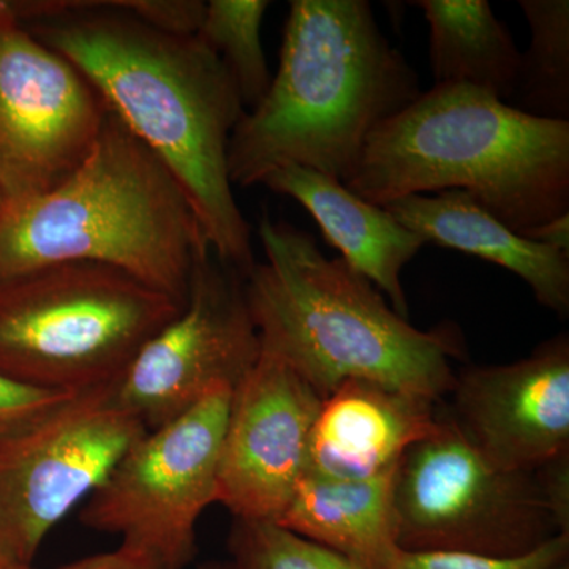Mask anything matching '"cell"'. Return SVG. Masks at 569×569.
<instances>
[{"label":"cell","instance_id":"6da1fadb","mask_svg":"<svg viewBox=\"0 0 569 569\" xmlns=\"http://www.w3.org/2000/svg\"><path fill=\"white\" fill-rule=\"evenodd\" d=\"M36 39L69 59L173 173L213 254L247 276L252 230L236 203L228 144L246 112L222 59L194 37L157 31L116 2H10Z\"/></svg>","mask_w":569,"mask_h":569},{"label":"cell","instance_id":"7a4b0ae2","mask_svg":"<svg viewBox=\"0 0 569 569\" xmlns=\"http://www.w3.org/2000/svg\"><path fill=\"white\" fill-rule=\"evenodd\" d=\"M419 93L367 0H291L279 70L231 133L230 181L249 189L298 164L346 183L373 130Z\"/></svg>","mask_w":569,"mask_h":569},{"label":"cell","instance_id":"3957f363","mask_svg":"<svg viewBox=\"0 0 569 569\" xmlns=\"http://www.w3.org/2000/svg\"><path fill=\"white\" fill-rule=\"evenodd\" d=\"M266 261L244 277L261 350L306 378L321 397L361 380L438 402L452 391L462 355L449 328L421 331L342 258H328L295 224L258 223Z\"/></svg>","mask_w":569,"mask_h":569},{"label":"cell","instance_id":"277c9868","mask_svg":"<svg viewBox=\"0 0 569 569\" xmlns=\"http://www.w3.org/2000/svg\"><path fill=\"white\" fill-rule=\"evenodd\" d=\"M343 186L380 208L463 190L522 236L569 213V122L523 114L473 86H433L373 130Z\"/></svg>","mask_w":569,"mask_h":569},{"label":"cell","instance_id":"5b68a950","mask_svg":"<svg viewBox=\"0 0 569 569\" xmlns=\"http://www.w3.org/2000/svg\"><path fill=\"white\" fill-rule=\"evenodd\" d=\"M208 250L173 173L110 110L66 181L0 209V282L51 264L97 263L186 306Z\"/></svg>","mask_w":569,"mask_h":569},{"label":"cell","instance_id":"8992f818","mask_svg":"<svg viewBox=\"0 0 569 569\" xmlns=\"http://www.w3.org/2000/svg\"><path fill=\"white\" fill-rule=\"evenodd\" d=\"M182 307L104 264H51L2 280L0 373L43 391L107 387Z\"/></svg>","mask_w":569,"mask_h":569},{"label":"cell","instance_id":"52a82bcc","mask_svg":"<svg viewBox=\"0 0 569 569\" xmlns=\"http://www.w3.org/2000/svg\"><path fill=\"white\" fill-rule=\"evenodd\" d=\"M395 512L408 552L519 557L560 535L537 471L498 467L445 417L397 466Z\"/></svg>","mask_w":569,"mask_h":569},{"label":"cell","instance_id":"ba28073f","mask_svg":"<svg viewBox=\"0 0 569 569\" xmlns=\"http://www.w3.org/2000/svg\"><path fill=\"white\" fill-rule=\"evenodd\" d=\"M234 388L217 385L186 413L149 430L86 498L82 526L118 535L167 569L197 556V523L219 496V463Z\"/></svg>","mask_w":569,"mask_h":569},{"label":"cell","instance_id":"9c48e42d","mask_svg":"<svg viewBox=\"0 0 569 569\" xmlns=\"http://www.w3.org/2000/svg\"><path fill=\"white\" fill-rule=\"evenodd\" d=\"M146 432L107 385L0 436V560L31 567L48 533Z\"/></svg>","mask_w":569,"mask_h":569},{"label":"cell","instance_id":"30bf717a","mask_svg":"<svg viewBox=\"0 0 569 569\" xmlns=\"http://www.w3.org/2000/svg\"><path fill=\"white\" fill-rule=\"evenodd\" d=\"M108 107L77 67L0 2V198L50 192L92 151Z\"/></svg>","mask_w":569,"mask_h":569},{"label":"cell","instance_id":"8fae6325","mask_svg":"<svg viewBox=\"0 0 569 569\" xmlns=\"http://www.w3.org/2000/svg\"><path fill=\"white\" fill-rule=\"evenodd\" d=\"M260 353L244 276L208 250L194 264L186 306L142 346L111 385L112 396L149 432L181 417L217 385L238 387Z\"/></svg>","mask_w":569,"mask_h":569},{"label":"cell","instance_id":"7c38bea8","mask_svg":"<svg viewBox=\"0 0 569 569\" xmlns=\"http://www.w3.org/2000/svg\"><path fill=\"white\" fill-rule=\"evenodd\" d=\"M321 402L306 378L261 350L234 388L220 451L217 501L234 519L280 518L305 477Z\"/></svg>","mask_w":569,"mask_h":569},{"label":"cell","instance_id":"4fadbf2b","mask_svg":"<svg viewBox=\"0 0 569 569\" xmlns=\"http://www.w3.org/2000/svg\"><path fill=\"white\" fill-rule=\"evenodd\" d=\"M451 392L452 421L498 467L531 473L569 455L567 332L511 365L467 367Z\"/></svg>","mask_w":569,"mask_h":569},{"label":"cell","instance_id":"5bb4252c","mask_svg":"<svg viewBox=\"0 0 569 569\" xmlns=\"http://www.w3.org/2000/svg\"><path fill=\"white\" fill-rule=\"evenodd\" d=\"M440 426L437 402L351 380L325 397L310 433L307 473L365 479L391 473Z\"/></svg>","mask_w":569,"mask_h":569},{"label":"cell","instance_id":"9a60e30c","mask_svg":"<svg viewBox=\"0 0 569 569\" xmlns=\"http://www.w3.org/2000/svg\"><path fill=\"white\" fill-rule=\"evenodd\" d=\"M261 186L298 201L321 228L328 244L342 253L340 258L387 295L400 317H408L400 276L427 244L421 236L397 222L387 209L356 197L342 182L309 168H277Z\"/></svg>","mask_w":569,"mask_h":569},{"label":"cell","instance_id":"2e32d148","mask_svg":"<svg viewBox=\"0 0 569 569\" xmlns=\"http://www.w3.org/2000/svg\"><path fill=\"white\" fill-rule=\"evenodd\" d=\"M385 209L427 244L433 242L508 269L529 284L539 305L568 318L569 257L509 230L463 190H443L432 197L410 194Z\"/></svg>","mask_w":569,"mask_h":569},{"label":"cell","instance_id":"e0dca14e","mask_svg":"<svg viewBox=\"0 0 569 569\" xmlns=\"http://www.w3.org/2000/svg\"><path fill=\"white\" fill-rule=\"evenodd\" d=\"M395 473L343 479L306 471L276 522L347 557L359 568L388 569L400 550Z\"/></svg>","mask_w":569,"mask_h":569},{"label":"cell","instance_id":"ac0fdd59","mask_svg":"<svg viewBox=\"0 0 569 569\" xmlns=\"http://www.w3.org/2000/svg\"><path fill=\"white\" fill-rule=\"evenodd\" d=\"M413 6L429 22L436 86H473L508 103L522 52L488 0H418Z\"/></svg>","mask_w":569,"mask_h":569},{"label":"cell","instance_id":"d6986e66","mask_svg":"<svg viewBox=\"0 0 569 569\" xmlns=\"http://www.w3.org/2000/svg\"><path fill=\"white\" fill-rule=\"evenodd\" d=\"M530 26L509 107L546 121L569 122V2L520 0Z\"/></svg>","mask_w":569,"mask_h":569},{"label":"cell","instance_id":"ffe728a7","mask_svg":"<svg viewBox=\"0 0 569 569\" xmlns=\"http://www.w3.org/2000/svg\"><path fill=\"white\" fill-rule=\"evenodd\" d=\"M268 0H211L198 39L211 48L230 71L246 111L253 110L271 86L272 74L261 41Z\"/></svg>","mask_w":569,"mask_h":569},{"label":"cell","instance_id":"44dd1931","mask_svg":"<svg viewBox=\"0 0 569 569\" xmlns=\"http://www.w3.org/2000/svg\"><path fill=\"white\" fill-rule=\"evenodd\" d=\"M230 569H362L274 520L234 519Z\"/></svg>","mask_w":569,"mask_h":569},{"label":"cell","instance_id":"7402d4cb","mask_svg":"<svg viewBox=\"0 0 569 569\" xmlns=\"http://www.w3.org/2000/svg\"><path fill=\"white\" fill-rule=\"evenodd\" d=\"M569 559V535H556L519 557H488L466 552H408L400 549L388 569H552Z\"/></svg>","mask_w":569,"mask_h":569},{"label":"cell","instance_id":"603a6c76","mask_svg":"<svg viewBox=\"0 0 569 569\" xmlns=\"http://www.w3.org/2000/svg\"><path fill=\"white\" fill-rule=\"evenodd\" d=\"M116 3L144 24L173 36H198L204 20L203 0H126Z\"/></svg>","mask_w":569,"mask_h":569},{"label":"cell","instance_id":"cb8c5ba5","mask_svg":"<svg viewBox=\"0 0 569 569\" xmlns=\"http://www.w3.org/2000/svg\"><path fill=\"white\" fill-rule=\"evenodd\" d=\"M74 392L43 391L18 381L10 380L0 373V436L17 429L39 417L50 408L69 399Z\"/></svg>","mask_w":569,"mask_h":569},{"label":"cell","instance_id":"d4e9b609","mask_svg":"<svg viewBox=\"0 0 569 569\" xmlns=\"http://www.w3.org/2000/svg\"><path fill=\"white\" fill-rule=\"evenodd\" d=\"M537 473L550 515L560 533L569 535V455L539 468Z\"/></svg>","mask_w":569,"mask_h":569},{"label":"cell","instance_id":"484cf974","mask_svg":"<svg viewBox=\"0 0 569 569\" xmlns=\"http://www.w3.org/2000/svg\"><path fill=\"white\" fill-rule=\"evenodd\" d=\"M58 569H167L159 560L142 550L119 546L110 552L96 553L63 565Z\"/></svg>","mask_w":569,"mask_h":569},{"label":"cell","instance_id":"4316f807","mask_svg":"<svg viewBox=\"0 0 569 569\" xmlns=\"http://www.w3.org/2000/svg\"><path fill=\"white\" fill-rule=\"evenodd\" d=\"M523 238L530 241L538 242V244L548 246L557 252L567 254L569 257V213L557 217L539 224V227L531 228L522 234Z\"/></svg>","mask_w":569,"mask_h":569},{"label":"cell","instance_id":"83f0119b","mask_svg":"<svg viewBox=\"0 0 569 569\" xmlns=\"http://www.w3.org/2000/svg\"><path fill=\"white\" fill-rule=\"evenodd\" d=\"M0 569H32V567H22V565L10 563V561L0 560Z\"/></svg>","mask_w":569,"mask_h":569},{"label":"cell","instance_id":"f1b7e54d","mask_svg":"<svg viewBox=\"0 0 569 569\" xmlns=\"http://www.w3.org/2000/svg\"><path fill=\"white\" fill-rule=\"evenodd\" d=\"M200 569H230V567H228V565L209 563L203 565Z\"/></svg>","mask_w":569,"mask_h":569},{"label":"cell","instance_id":"f546056e","mask_svg":"<svg viewBox=\"0 0 569 569\" xmlns=\"http://www.w3.org/2000/svg\"><path fill=\"white\" fill-rule=\"evenodd\" d=\"M552 569H569V559L561 561V563L557 565V567H553Z\"/></svg>","mask_w":569,"mask_h":569},{"label":"cell","instance_id":"4dcf8cb0","mask_svg":"<svg viewBox=\"0 0 569 569\" xmlns=\"http://www.w3.org/2000/svg\"><path fill=\"white\" fill-rule=\"evenodd\" d=\"M2 206H3V201H2V198H0V209H2Z\"/></svg>","mask_w":569,"mask_h":569}]
</instances>
